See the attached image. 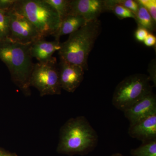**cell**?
I'll return each instance as SVG.
<instances>
[{"label": "cell", "mask_w": 156, "mask_h": 156, "mask_svg": "<svg viewBox=\"0 0 156 156\" xmlns=\"http://www.w3.org/2000/svg\"><path fill=\"white\" fill-rule=\"evenodd\" d=\"M32 44H21L9 38L0 41V59L9 69L13 83L26 96L31 95L30 80L34 65Z\"/></svg>", "instance_id": "cell-1"}, {"label": "cell", "mask_w": 156, "mask_h": 156, "mask_svg": "<svg viewBox=\"0 0 156 156\" xmlns=\"http://www.w3.org/2000/svg\"><path fill=\"white\" fill-rule=\"evenodd\" d=\"M98 136L84 116L71 118L60 128L56 151L72 155L83 154L97 144Z\"/></svg>", "instance_id": "cell-2"}, {"label": "cell", "mask_w": 156, "mask_h": 156, "mask_svg": "<svg viewBox=\"0 0 156 156\" xmlns=\"http://www.w3.org/2000/svg\"><path fill=\"white\" fill-rule=\"evenodd\" d=\"M101 30L98 19L87 22L75 32L70 34L66 41L61 43L58 50L60 60L88 69V59Z\"/></svg>", "instance_id": "cell-3"}, {"label": "cell", "mask_w": 156, "mask_h": 156, "mask_svg": "<svg viewBox=\"0 0 156 156\" xmlns=\"http://www.w3.org/2000/svg\"><path fill=\"white\" fill-rule=\"evenodd\" d=\"M14 9L28 20L43 38L53 35L60 25L57 12L45 0H17Z\"/></svg>", "instance_id": "cell-4"}, {"label": "cell", "mask_w": 156, "mask_h": 156, "mask_svg": "<svg viewBox=\"0 0 156 156\" xmlns=\"http://www.w3.org/2000/svg\"><path fill=\"white\" fill-rule=\"evenodd\" d=\"M150 81L148 76L142 74L125 78L116 87L112 99L113 105L124 112L152 92Z\"/></svg>", "instance_id": "cell-5"}, {"label": "cell", "mask_w": 156, "mask_h": 156, "mask_svg": "<svg viewBox=\"0 0 156 156\" xmlns=\"http://www.w3.org/2000/svg\"><path fill=\"white\" fill-rule=\"evenodd\" d=\"M30 85L37 89L41 96L61 94L59 69L56 58L53 57L47 62L34 63Z\"/></svg>", "instance_id": "cell-6"}, {"label": "cell", "mask_w": 156, "mask_h": 156, "mask_svg": "<svg viewBox=\"0 0 156 156\" xmlns=\"http://www.w3.org/2000/svg\"><path fill=\"white\" fill-rule=\"evenodd\" d=\"M7 13L10 17L9 38L12 41L27 44L44 39L28 20L14 9Z\"/></svg>", "instance_id": "cell-7"}, {"label": "cell", "mask_w": 156, "mask_h": 156, "mask_svg": "<svg viewBox=\"0 0 156 156\" xmlns=\"http://www.w3.org/2000/svg\"><path fill=\"white\" fill-rule=\"evenodd\" d=\"M105 11H106L105 1L70 0L68 14L80 16L87 22L98 19Z\"/></svg>", "instance_id": "cell-8"}, {"label": "cell", "mask_w": 156, "mask_h": 156, "mask_svg": "<svg viewBox=\"0 0 156 156\" xmlns=\"http://www.w3.org/2000/svg\"><path fill=\"white\" fill-rule=\"evenodd\" d=\"M59 82L62 89L73 92L84 79V70L81 66L60 60L59 64Z\"/></svg>", "instance_id": "cell-9"}, {"label": "cell", "mask_w": 156, "mask_h": 156, "mask_svg": "<svg viewBox=\"0 0 156 156\" xmlns=\"http://www.w3.org/2000/svg\"><path fill=\"white\" fill-rule=\"evenodd\" d=\"M130 126L156 113V96L151 92L124 112Z\"/></svg>", "instance_id": "cell-10"}, {"label": "cell", "mask_w": 156, "mask_h": 156, "mask_svg": "<svg viewBox=\"0 0 156 156\" xmlns=\"http://www.w3.org/2000/svg\"><path fill=\"white\" fill-rule=\"evenodd\" d=\"M128 132L142 143L156 139V113L130 126Z\"/></svg>", "instance_id": "cell-11"}, {"label": "cell", "mask_w": 156, "mask_h": 156, "mask_svg": "<svg viewBox=\"0 0 156 156\" xmlns=\"http://www.w3.org/2000/svg\"><path fill=\"white\" fill-rule=\"evenodd\" d=\"M61 48L59 41H48L44 39L38 40L32 43L30 53L32 58H35L39 62H46L53 58V55Z\"/></svg>", "instance_id": "cell-12"}, {"label": "cell", "mask_w": 156, "mask_h": 156, "mask_svg": "<svg viewBox=\"0 0 156 156\" xmlns=\"http://www.w3.org/2000/svg\"><path fill=\"white\" fill-rule=\"evenodd\" d=\"M87 22L80 16L68 14L61 20L58 30L53 36L55 40L59 41L60 37L75 32Z\"/></svg>", "instance_id": "cell-13"}, {"label": "cell", "mask_w": 156, "mask_h": 156, "mask_svg": "<svg viewBox=\"0 0 156 156\" xmlns=\"http://www.w3.org/2000/svg\"><path fill=\"white\" fill-rule=\"evenodd\" d=\"M138 4L139 6L137 12L135 14V19L138 26L145 28L149 33L154 31L156 22L154 21L147 9L140 4Z\"/></svg>", "instance_id": "cell-14"}, {"label": "cell", "mask_w": 156, "mask_h": 156, "mask_svg": "<svg viewBox=\"0 0 156 156\" xmlns=\"http://www.w3.org/2000/svg\"><path fill=\"white\" fill-rule=\"evenodd\" d=\"M106 11H111L120 20L131 18L135 19V15L132 11L116 2L115 0L105 1Z\"/></svg>", "instance_id": "cell-15"}, {"label": "cell", "mask_w": 156, "mask_h": 156, "mask_svg": "<svg viewBox=\"0 0 156 156\" xmlns=\"http://www.w3.org/2000/svg\"><path fill=\"white\" fill-rule=\"evenodd\" d=\"M131 156H156V139L142 143L139 147L131 151Z\"/></svg>", "instance_id": "cell-16"}, {"label": "cell", "mask_w": 156, "mask_h": 156, "mask_svg": "<svg viewBox=\"0 0 156 156\" xmlns=\"http://www.w3.org/2000/svg\"><path fill=\"white\" fill-rule=\"evenodd\" d=\"M46 2L52 6L58 14L60 20L68 15L69 10L70 0H45Z\"/></svg>", "instance_id": "cell-17"}, {"label": "cell", "mask_w": 156, "mask_h": 156, "mask_svg": "<svg viewBox=\"0 0 156 156\" xmlns=\"http://www.w3.org/2000/svg\"><path fill=\"white\" fill-rule=\"evenodd\" d=\"M10 17L8 13L0 10V41L9 38Z\"/></svg>", "instance_id": "cell-18"}, {"label": "cell", "mask_w": 156, "mask_h": 156, "mask_svg": "<svg viewBox=\"0 0 156 156\" xmlns=\"http://www.w3.org/2000/svg\"><path fill=\"white\" fill-rule=\"evenodd\" d=\"M136 1L147 9L154 21L156 22V0H137Z\"/></svg>", "instance_id": "cell-19"}, {"label": "cell", "mask_w": 156, "mask_h": 156, "mask_svg": "<svg viewBox=\"0 0 156 156\" xmlns=\"http://www.w3.org/2000/svg\"><path fill=\"white\" fill-rule=\"evenodd\" d=\"M116 2L129 9L134 14H136L138 9L139 4L136 1L133 0H115Z\"/></svg>", "instance_id": "cell-20"}, {"label": "cell", "mask_w": 156, "mask_h": 156, "mask_svg": "<svg viewBox=\"0 0 156 156\" xmlns=\"http://www.w3.org/2000/svg\"><path fill=\"white\" fill-rule=\"evenodd\" d=\"M17 0H0V10L8 13L14 9Z\"/></svg>", "instance_id": "cell-21"}, {"label": "cell", "mask_w": 156, "mask_h": 156, "mask_svg": "<svg viewBox=\"0 0 156 156\" xmlns=\"http://www.w3.org/2000/svg\"><path fill=\"white\" fill-rule=\"evenodd\" d=\"M149 33L148 31L145 28L138 27L135 32V38L138 41L144 42Z\"/></svg>", "instance_id": "cell-22"}, {"label": "cell", "mask_w": 156, "mask_h": 156, "mask_svg": "<svg viewBox=\"0 0 156 156\" xmlns=\"http://www.w3.org/2000/svg\"><path fill=\"white\" fill-rule=\"evenodd\" d=\"M143 42L148 47H153L156 44V37L151 33H149Z\"/></svg>", "instance_id": "cell-23"}, {"label": "cell", "mask_w": 156, "mask_h": 156, "mask_svg": "<svg viewBox=\"0 0 156 156\" xmlns=\"http://www.w3.org/2000/svg\"><path fill=\"white\" fill-rule=\"evenodd\" d=\"M0 156H17L15 153L10 152L0 147Z\"/></svg>", "instance_id": "cell-24"}, {"label": "cell", "mask_w": 156, "mask_h": 156, "mask_svg": "<svg viewBox=\"0 0 156 156\" xmlns=\"http://www.w3.org/2000/svg\"><path fill=\"white\" fill-rule=\"evenodd\" d=\"M112 156H125L124 155H122V154H119V153H116L114 154H113L112 155Z\"/></svg>", "instance_id": "cell-25"}]
</instances>
